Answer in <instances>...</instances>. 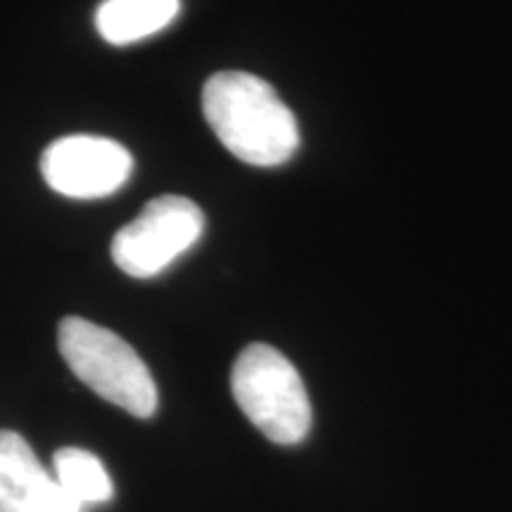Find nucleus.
<instances>
[{
  "label": "nucleus",
  "instance_id": "obj_1",
  "mask_svg": "<svg viewBox=\"0 0 512 512\" xmlns=\"http://www.w3.org/2000/svg\"><path fill=\"white\" fill-rule=\"evenodd\" d=\"M202 112L223 147L252 166H280L299 147V124L271 83L219 72L204 83Z\"/></svg>",
  "mask_w": 512,
  "mask_h": 512
},
{
  "label": "nucleus",
  "instance_id": "obj_2",
  "mask_svg": "<svg viewBox=\"0 0 512 512\" xmlns=\"http://www.w3.org/2000/svg\"><path fill=\"white\" fill-rule=\"evenodd\" d=\"M62 358L79 380L136 418L157 413L159 394L150 368L117 332L79 316H67L57 330Z\"/></svg>",
  "mask_w": 512,
  "mask_h": 512
},
{
  "label": "nucleus",
  "instance_id": "obj_3",
  "mask_svg": "<svg viewBox=\"0 0 512 512\" xmlns=\"http://www.w3.org/2000/svg\"><path fill=\"white\" fill-rule=\"evenodd\" d=\"M230 389L247 420L268 441L294 446L311 430V401L302 375L271 344H249L235 361Z\"/></svg>",
  "mask_w": 512,
  "mask_h": 512
},
{
  "label": "nucleus",
  "instance_id": "obj_4",
  "mask_svg": "<svg viewBox=\"0 0 512 512\" xmlns=\"http://www.w3.org/2000/svg\"><path fill=\"white\" fill-rule=\"evenodd\" d=\"M204 214L188 197L164 195L126 223L112 240V259L131 278H155L200 242Z\"/></svg>",
  "mask_w": 512,
  "mask_h": 512
},
{
  "label": "nucleus",
  "instance_id": "obj_5",
  "mask_svg": "<svg viewBox=\"0 0 512 512\" xmlns=\"http://www.w3.org/2000/svg\"><path fill=\"white\" fill-rule=\"evenodd\" d=\"M41 174L64 197L100 200L124 188L133 174V157L117 140L67 136L46 147Z\"/></svg>",
  "mask_w": 512,
  "mask_h": 512
},
{
  "label": "nucleus",
  "instance_id": "obj_6",
  "mask_svg": "<svg viewBox=\"0 0 512 512\" xmlns=\"http://www.w3.org/2000/svg\"><path fill=\"white\" fill-rule=\"evenodd\" d=\"M0 512H83L22 434L0 430Z\"/></svg>",
  "mask_w": 512,
  "mask_h": 512
},
{
  "label": "nucleus",
  "instance_id": "obj_7",
  "mask_svg": "<svg viewBox=\"0 0 512 512\" xmlns=\"http://www.w3.org/2000/svg\"><path fill=\"white\" fill-rule=\"evenodd\" d=\"M181 0H105L95 12V27L112 46H131L169 27Z\"/></svg>",
  "mask_w": 512,
  "mask_h": 512
},
{
  "label": "nucleus",
  "instance_id": "obj_8",
  "mask_svg": "<svg viewBox=\"0 0 512 512\" xmlns=\"http://www.w3.org/2000/svg\"><path fill=\"white\" fill-rule=\"evenodd\" d=\"M53 477L72 501L86 510L88 505L112 501L114 484L102 460L91 451L67 446L53 456Z\"/></svg>",
  "mask_w": 512,
  "mask_h": 512
}]
</instances>
